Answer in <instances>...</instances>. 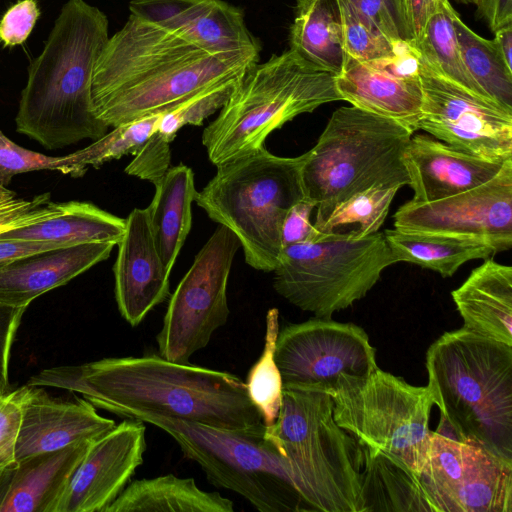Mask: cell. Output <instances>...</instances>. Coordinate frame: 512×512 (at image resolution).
I'll return each mask as SVG.
<instances>
[{"label": "cell", "mask_w": 512, "mask_h": 512, "mask_svg": "<svg viewBox=\"0 0 512 512\" xmlns=\"http://www.w3.org/2000/svg\"><path fill=\"white\" fill-rule=\"evenodd\" d=\"M27 385L79 393L96 408L125 418L150 414L225 429L265 430L240 378L159 354L48 368Z\"/></svg>", "instance_id": "cell-1"}, {"label": "cell", "mask_w": 512, "mask_h": 512, "mask_svg": "<svg viewBox=\"0 0 512 512\" xmlns=\"http://www.w3.org/2000/svg\"><path fill=\"white\" fill-rule=\"evenodd\" d=\"M260 51H210L130 14L96 61L94 112L116 127L168 109L204 88L242 77L259 62Z\"/></svg>", "instance_id": "cell-2"}, {"label": "cell", "mask_w": 512, "mask_h": 512, "mask_svg": "<svg viewBox=\"0 0 512 512\" xmlns=\"http://www.w3.org/2000/svg\"><path fill=\"white\" fill-rule=\"evenodd\" d=\"M108 39L103 11L85 0L64 4L42 52L29 66L15 118L19 133L50 150L107 133L109 126L93 109L92 77Z\"/></svg>", "instance_id": "cell-3"}, {"label": "cell", "mask_w": 512, "mask_h": 512, "mask_svg": "<svg viewBox=\"0 0 512 512\" xmlns=\"http://www.w3.org/2000/svg\"><path fill=\"white\" fill-rule=\"evenodd\" d=\"M434 405L455 439L512 465V346L460 328L426 352Z\"/></svg>", "instance_id": "cell-4"}, {"label": "cell", "mask_w": 512, "mask_h": 512, "mask_svg": "<svg viewBox=\"0 0 512 512\" xmlns=\"http://www.w3.org/2000/svg\"><path fill=\"white\" fill-rule=\"evenodd\" d=\"M264 437L308 511L366 512L361 449L335 422L329 394L284 387L278 417Z\"/></svg>", "instance_id": "cell-5"}, {"label": "cell", "mask_w": 512, "mask_h": 512, "mask_svg": "<svg viewBox=\"0 0 512 512\" xmlns=\"http://www.w3.org/2000/svg\"><path fill=\"white\" fill-rule=\"evenodd\" d=\"M340 100L334 74L288 49L247 70L204 128L202 144L218 166L264 148L267 137L295 117Z\"/></svg>", "instance_id": "cell-6"}, {"label": "cell", "mask_w": 512, "mask_h": 512, "mask_svg": "<svg viewBox=\"0 0 512 512\" xmlns=\"http://www.w3.org/2000/svg\"><path fill=\"white\" fill-rule=\"evenodd\" d=\"M305 153L282 157L265 147L216 166L195 202L210 219L230 229L252 268L272 272L281 251V228L289 209L305 198Z\"/></svg>", "instance_id": "cell-7"}, {"label": "cell", "mask_w": 512, "mask_h": 512, "mask_svg": "<svg viewBox=\"0 0 512 512\" xmlns=\"http://www.w3.org/2000/svg\"><path fill=\"white\" fill-rule=\"evenodd\" d=\"M412 133L352 105L336 109L302 165L305 196L316 204L313 226L360 191L409 185L402 156Z\"/></svg>", "instance_id": "cell-8"}, {"label": "cell", "mask_w": 512, "mask_h": 512, "mask_svg": "<svg viewBox=\"0 0 512 512\" xmlns=\"http://www.w3.org/2000/svg\"><path fill=\"white\" fill-rule=\"evenodd\" d=\"M394 263L383 233L318 232L309 241L282 248L273 286L299 309L329 319L364 298Z\"/></svg>", "instance_id": "cell-9"}, {"label": "cell", "mask_w": 512, "mask_h": 512, "mask_svg": "<svg viewBox=\"0 0 512 512\" xmlns=\"http://www.w3.org/2000/svg\"><path fill=\"white\" fill-rule=\"evenodd\" d=\"M325 393L335 422L361 452L391 459L420 476L426 462L433 398L428 386H414L379 367L365 378L341 376Z\"/></svg>", "instance_id": "cell-10"}, {"label": "cell", "mask_w": 512, "mask_h": 512, "mask_svg": "<svg viewBox=\"0 0 512 512\" xmlns=\"http://www.w3.org/2000/svg\"><path fill=\"white\" fill-rule=\"evenodd\" d=\"M163 430L208 481L231 490L260 512L308 511L283 462L263 432L218 428L172 417L137 414Z\"/></svg>", "instance_id": "cell-11"}, {"label": "cell", "mask_w": 512, "mask_h": 512, "mask_svg": "<svg viewBox=\"0 0 512 512\" xmlns=\"http://www.w3.org/2000/svg\"><path fill=\"white\" fill-rule=\"evenodd\" d=\"M240 248L236 235L219 225L170 297L157 334L158 354L189 363L205 348L214 332L226 324L230 310L227 287L234 257Z\"/></svg>", "instance_id": "cell-12"}, {"label": "cell", "mask_w": 512, "mask_h": 512, "mask_svg": "<svg viewBox=\"0 0 512 512\" xmlns=\"http://www.w3.org/2000/svg\"><path fill=\"white\" fill-rule=\"evenodd\" d=\"M275 361L283 388L324 393L341 376L365 378L378 368L365 330L332 318L313 317L279 330Z\"/></svg>", "instance_id": "cell-13"}, {"label": "cell", "mask_w": 512, "mask_h": 512, "mask_svg": "<svg viewBox=\"0 0 512 512\" xmlns=\"http://www.w3.org/2000/svg\"><path fill=\"white\" fill-rule=\"evenodd\" d=\"M420 481L436 512H512V465L478 445L431 432Z\"/></svg>", "instance_id": "cell-14"}, {"label": "cell", "mask_w": 512, "mask_h": 512, "mask_svg": "<svg viewBox=\"0 0 512 512\" xmlns=\"http://www.w3.org/2000/svg\"><path fill=\"white\" fill-rule=\"evenodd\" d=\"M423 91L417 129L466 153L512 158V110L439 76L419 57Z\"/></svg>", "instance_id": "cell-15"}, {"label": "cell", "mask_w": 512, "mask_h": 512, "mask_svg": "<svg viewBox=\"0 0 512 512\" xmlns=\"http://www.w3.org/2000/svg\"><path fill=\"white\" fill-rule=\"evenodd\" d=\"M400 231L482 241L496 253L512 247V158L486 183L430 202L407 201L394 214Z\"/></svg>", "instance_id": "cell-16"}, {"label": "cell", "mask_w": 512, "mask_h": 512, "mask_svg": "<svg viewBox=\"0 0 512 512\" xmlns=\"http://www.w3.org/2000/svg\"><path fill=\"white\" fill-rule=\"evenodd\" d=\"M144 422L126 418L92 442L56 512H104L144 461Z\"/></svg>", "instance_id": "cell-17"}, {"label": "cell", "mask_w": 512, "mask_h": 512, "mask_svg": "<svg viewBox=\"0 0 512 512\" xmlns=\"http://www.w3.org/2000/svg\"><path fill=\"white\" fill-rule=\"evenodd\" d=\"M129 10L210 51L261 50L242 9L223 0H131Z\"/></svg>", "instance_id": "cell-18"}, {"label": "cell", "mask_w": 512, "mask_h": 512, "mask_svg": "<svg viewBox=\"0 0 512 512\" xmlns=\"http://www.w3.org/2000/svg\"><path fill=\"white\" fill-rule=\"evenodd\" d=\"M117 245L115 299L121 316L134 327L169 297L171 273L156 249L146 208L129 213Z\"/></svg>", "instance_id": "cell-19"}, {"label": "cell", "mask_w": 512, "mask_h": 512, "mask_svg": "<svg viewBox=\"0 0 512 512\" xmlns=\"http://www.w3.org/2000/svg\"><path fill=\"white\" fill-rule=\"evenodd\" d=\"M402 160L415 202L440 200L480 186L506 162L466 153L426 134L410 137Z\"/></svg>", "instance_id": "cell-20"}, {"label": "cell", "mask_w": 512, "mask_h": 512, "mask_svg": "<svg viewBox=\"0 0 512 512\" xmlns=\"http://www.w3.org/2000/svg\"><path fill=\"white\" fill-rule=\"evenodd\" d=\"M116 425L101 416L84 398L63 401L49 396L44 389L30 386L22 425L16 445V459L95 441Z\"/></svg>", "instance_id": "cell-21"}, {"label": "cell", "mask_w": 512, "mask_h": 512, "mask_svg": "<svg viewBox=\"0 0 512 512\" xmlns=\"http://www.w3.org/2000/svg\"><path fill=\"white\" fill-rule=\"evenodd\" d=\"M114 246L112 243L65 246L21 257L0 267V305L27 308L40 295L106 260Z\"/></svg>", "instance_id": "cell-22"}, {"label": "cell", "mask_w": 512, "mask_h": 512, "mask_svg": "<svg viewBox=\"0 0 512 512\" xmlns=\"http://www.w3.org/2000/svg\"><path fill=\"white\" fill-rule=\"evenodd\" d=\"M335 86L341 100L352 106L418 130L423 105L419 76H399L375 62L346 56Z\"/></svg>", "instance_id": "cell-23"}, {"label": "cell", "mask_w": 512, "mask_h": 512, "mask_svg": "<svg viewBox=\"0 0 512 512\" xmlns=\"http://www.w3.org/2000/svg\"><path fill=\"white\" fill-rule=\"evenodd\" d=\"M92 442H78L19 461L0 497V512H56Z\"/></svg>", "instance_id": "cell-24"}, {"label": "cell", "mask_w": 512, "mask_h": 512, "mask_svg": "<svg viewBox=\"0 0 512 512\" xmlns=\"http://www.w3.org/2000/svg\"><path fill=\"white\" fill-rule=\"evenodd\" d=\"M463 328L512 346V267L486 260L451 292Z\"/></svg>", "instance_id": "cell-25"}, {"label": "cell", "mask_w": 512, "mask_h": 512, "mask_svg": "<svg viewBox=\"0 0 512 512\" xmlns=\"http://www.w3.org/2000/svg\"><path fill=\"white\" fill-rule=\"evenodd\" d=\"M125 231V219L88 202L57 203L55 211L34 222L0 232V239L44 242L58 246L87 243L117 245Z\"/></svg>", "instance_id": "cell-26"}, {"label": "cell", "mask_w": 512, "mask_h": 512, "mask_svg": "<svg viewBox=\"0 0 512 512\" xmlns=\"http://www.w3.org/2000/svg\"><path fill=\"white\" fill-rule=\"evenodd\" d=\"M197 192L192 169L184 164L172 166L155 185L146 208L156 249L169 273L190 232Z\"/></svg>", "instance_id": "cell-27"}, {"label": "cell", "mask_w": 512, "mask_h": 512, "mask_svg": "<svg viewBox=\"0 0 512 512\" xmlns=\"http://www.w3.org/2000/svg\"><path fill=\"white\" fill-rule=\"evenodd\" d=\"M233 502L173 474L134 480L104 512H233Z\"/></svg>", "instance_id": "cell-28"}, {"label": "cell", "mask_w": 512, "mask_h": 512, "mask_svg": "<svg viewBox=\"0 0 512 512\" xmlns=\"http://www.w3.org/2000/svg\"><path fill=\"white\" fill-rule=\"evenodd\" d=\"M289 49L316 67L338 75L346 57L338 0H295Z\"/></svg>", "instance_id": "cell-29"}, {"label": "cell", "mask_w": 512, "mask_h": 512, "mask_svg": "<svg viewBox=\"0 0 512 512\" xmlns=\"http://www.w3.org/2000/svg\"><path fill=\"white\" fill-rule=\"evenodd\" d=\"M384 237L396 262L413 263L451 277L464 263L495 254L488 244L446 234L387 229Z\"/></svg>", "instance_id": "cell-30"}, {"label": "cell", "mask_w": 512, "mask_h": 512, "mask_svg": "<svg viewBox=\"0 0 512 512\" xmlns=\"http://www.w3.org/2000/svg\"><path fill=\"white\" fill-rule=\"evenodd\" d=\"M362 496L366 512H436L420 476L381 455L362 453Z\"/></svg>", "instance_id": "cell-31"}, {"label": "cell", "mask_w": 512, "mask_h": 512, "mask_svg": "<svg viewBox=\"0 0 512 512\" xmlns=\"http://www.w3.org/2000/svg\"><path fill=\"white\" fill-rule=\"evenodd\" d=\"M456 13L446 0L428 19L420 41L411 44L418 50L420 59L436 74L489 99L471 76L463 60L453 24Z\"/></svg>", "instance_id": "cell-32"}, {"label": "cell", "mask_w": 512, "mask_h": 512, "mask_svg": "<svg viewBox=\"0 0 512 512\" xmlns=\"http://www.w3.org/2000/svg\"><path fill=\"white\" fill-rule=\"evenodd\" d=\"M453 24L465 65L492 101L512 110V69L503 61L493 40H487L471 30L459 17Z\"/></svg>", "instance_id": "cell-33"}, {"label": "cell", "mask_w": 512, "mask_h": 512, "mask_svg": "<svg viewBox=\"0 0 512 512\" xmlns=\"http://www.w3.org/2000/svg\"><path fill=\"white\" fill-rule=\"evenodd\" d=\"M399 187L374 186L340 203L318 227L319 233H352L365 237L378 232Z\"/></svg>", "instance_id": "cell-34"}, {"label": "cell", "mask_w": 512, "mask_h": 512, "mask_svg": "<svg viewBox=\"0 0 512 512\" xmlns=\"http://www.w3.org/2000/svg\"><path fill=\"white\" fill-rule=\"evenodd\" d=\"M279 333V311L272 308L266 314L264 348L251 367L245 382L248 396L260 413L265 426L272 425L279 414L283 399V382L275 361Z\"/></svg>", "instance_id": "cell-35"}, {"label": "cell", "mask_w": 512, "mask_h": 512, "mask_svg": "<svg viewBox=\"0 0 512 512\" xmlns=\"http://www.w3.org/2000/svg\"><path fill=\"white\" fill-rule=\"evenodd\" d=\"M162 111L113 127L111 132H107L86 148L69 154L78 177L82 176L89 166L99 167L124 155H135L155 132Z\"/></svg>", "instance_id": "cell-36"}, {"label": "cell", "mask_w": 512, "mask_h": 512, "mask_svg": "<svg viewBox=\"0 0 512 512\" xmlns=\"http://www.w3.org/2000/svg\"><path fill=\"white\" fill-rule=\"evenodd\" d=\"M240 79L226 80L204 88L163 110L154 133L171 143L182 127L202 125L205 119L224 106Z\"/></svg>", "instance_id": "cell-37"}, {"label": "cell", "mask_w": 512, "mask_h": 512, "mask_svg": "<svg viewBox=\"0 0 512 512\" xmlns=\"http://www.w3.org/2000/svg\"><path fill=\"white\" fill-rule=\"evenodd\" d=\"M338 3L346 56L371 62L390 57L395 52L397 43L390 42L369 24L349 0H338Z\"/></svg>", "instance_id": "cell-38"}, {"label": "cell", "mask_w": 512, "mask_h": 512, "mask_svg": "<svg viewBox=\"0 0 512 512\" xmlns=\"http://www.w3.org/2000/svg\"><path fill=\"white\" fill-rule=\"evenodd\" d=\"M39 170H56L78 177L68 155L54 157L28 150L14 143L0 130V185H8L15 175Z\"/></svg>", "instance_id": "cell-39"}, {"label": "cell", "mask_w": 512, "mask_h": 512, "mask_svg": "<svg viewBox=\"0 0 512 512\" xmlns=\"http://www.w3.org/2000/svg\"><path fill=\"white\" fill-rule=\"evenodd\" d=\"M362 17L390 42H413L404 0H349Z\"/></svg>", "instance_id": "cell-40"}, {"label": "cell", "mask_w": 512, "mask_h": 512, "mask_svg": "<svg viewBox=\"0 0 512 512\" xmlns=\"http://www.w3.org/2000/svg\"><path fill=\"white\" fill-rule=\"evenodd\" d=\"M30 386L0 394V470L18 466L16 445Z\"/></svg>", "instance_id": "cell-41"}, {"label": "cell", "mask_w": 512, "mask_h": 512, "mask_svg": "<svg viewBox=\"0 0 512 512\" xmlns=\"http://www.w3.org/2000/svg\"><path fill=\"white\" fill-rule=\"evenodd\" d=\"M56 204L50 201L49 193L27 200L0 185V232L46 217L55 211Z\"/></svg>", "instance_id": "cell-42"}, {"label": "cell", "mask_w": 512, "mask_h": 512, "mask_svg": "<svg viewBox=\"0 0 512 512\" xmlns=\"http://www.w3.org/2000/svg\"><path fill=\"white\" fill-rule=\"evenodd\" d=\"M170 164V143L153 133L127 165L125 173L156 185L171 167Z\"/></svg>", "instance_id": "cell-43"}, {"label": "cell", "mask_w": 512, "mask_h": 512, "mask_svg": "<svg viewBox=\"0 0 512 512\" xmlns=\"http://www.w3.org/2000/svg\"><path fill=\"white\" fill-rule=\"evenodd\" d=\"M40 11L36 0H20L0 20V43L13 47L24 43L32 32Z\"/></svg>", "instance_id": "cell-44"}, {"label": "cell", "mask_w": 512, "mask_h": 512, "mask_svg": "<svg viewBox=\"0 0 512 512\" xmlns=\"http://www.w3.org/2000/svg\"><path fill=\"white\" fill-rule=\"evenodd\" d=\"M315 208L316 204L305 197L289 209L281 228L282 247L309 241L317 235L310 221Z\"/></svg>", "instance_id": "cell-45"}, {"label": "cell", "mask_w": 512, "mask_h": 512, "mask_svg": "<svg viewBox=\"0 0 512 512\" xmlns=\"http://www.w3.org/2000/svg\"><path fill=\"white\" fill-rule=\"evenodd\" d=\"M25 310L0 305V394L8 388L11 348Z\"/></svg>", "instance_id": "cell-46"}, {"label": "cell", "mask_w": 512, "mask_h": 512, "mask_svg": "<svg viewBox=\"0 0 512 512\" xmlns=\"http://www.w3.org/2000/svg\"><path fill=\"white\" fill-rule=\"evenodd\" d=\"M446 0H404L407 21L413 37L412 44L420 41L425 25Z\"/></svg>", "instance_id": "cell-47"}, {"label": "cell", "mask_w": 512, "mask_h": 512, "mask_svg": "<svg viewBox=\"0 0 512 512\" xmlns=\"http://www.w3.org/2000/svg\"><path fill=\"white\" fill-rule=\"evenodd\" d=\"M60 247L65 246H58L44 242L0 239V267L18 258Z\"/></svg>", "instance_id": "cell-48"}, {"label": "cell", "mask_w": 512, "mask_h": 512, "mask_svg": "<svg viewBox=\"0 0 512 512\" xmlns=\"http://www.w3.org/2000/svg\"><path fill=\"white\" fill-rule=\"evenodd\" d=\"M476 7L492 32L512 23V0H477Z\"/></svg>", "instance_id": "cell-49"}, {"label": "cell", "mask_w": 512, "mask_h": 512, "mask_svg": "<svg viewBox=\"0 0 512 512\" xmlns=\"http://www.w3.org/2000/svg\"><path fill=\"white\" fill-rule=\"evenodd\" d=\"M493 42L506 65L512 69V23L494 31Z\"/></svg>", "instance_id": "cell-50"}, {"label": "cell", "mask_w": 512, "mask_h": 512, "mask_svg": "<svg viewBox=\"0 0 512 512\" xmlns=\"http://www.w3.org/2000/svg\"><path fill=\"white\" fill-rule=\"evenodd\" d=\"M12 470H0V497L4 491V488H5L8 480H9L10 473Z\"/></svg>", "instance_id": "cell-51"}, {"label": "cell", "mask_w": 512, "mask_h": 512, "mask_svg": "<svg viewBox=\"0 0 512 512\" xmlns=\"http://www.w3.org/2000/svg\"><path fill=\"white\" fill-rule=\"evenodd\" d=\"M457 1L458 3H461V4H474L476 5L477 3V0H455Z\"/></svg>", "instance_id": "cell-52"}]
</instances>
